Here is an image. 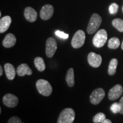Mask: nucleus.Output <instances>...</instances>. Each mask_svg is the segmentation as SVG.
<instances>
[{
    "label": "nucleus",
    "mask_w": 123,
    "mask_h": 123,
    "mask_svg": "<svg viewBox=\"0 0 123 123\" xmlns=\"http://www.w3.org/2000/svg\"><path fill=\"white\" fill-rule=\"evenodd\" d=\"M88 62L89 64L92 67L98 68L100 67L102 62V58L100 55L96 54V53L91 52L88 55Z\"/></svg>",
    "instance_id": "obj_9"
},
{
    "label": "nucleus",
    "mask_w": 123,
    "mask_h": 123,
    "mask_svg": "<svg viewBox=\"0 0 123 123\" xmlns=\"http://www.w3.org/2000/svg\"><path fill=\"white\" fill-rule=\"evenodd\" d=\"M100 123H112L111 121L109 119H105L104 120H103L102 122H101Z\"/></svg>",
    "instance_id": "obj_28"
},
{
    "label": "nucleus",
    "mask_w": 123,
    "mask_h": 123,
    "mask_svg": "<svg viewBox=\"0 0 123 123\" xmlns=\"http://www.w3.org/2000/svg\"><path fill=\"white\" fill-rule=\"evenodd\" d=\"M108 35L105 30L101 29L97 32L93 38V44L95 47H103L107 41Z\"/></svg>",
    "instance_id": "obj_4"
},
{
    "label": "nucleus",
    "mask_w": 123,
    "mask_h": 123,
    "mask_svg": "<svg viewBox=\"0 0 123 123\" xmlns=\"http://www.w3.org/2000/svg\"><path fill=\"white\" fill-rule=\"evenodd\" d=\"M34 64L39 71H43L46 68L44 60L41 57H36L34 59Z\"/></svg>",
    "instance_id": "obj_19"
},
{
    "label": "nucleus",
    "mask_w": 123,
    "mask_h": 123,
    "mask_svg": "<svg viewBox=\"0 0 123 123\" xmlns=\"http://www.w3.org/2000/svg\"></svg>",
    "instance_id": "obj_32"
},
{
    "label": "nucleus",
    "mask_w": 123,
    "mask_h": 123,
    "mask_svg": "<svg viewBox=\"0 0 123 123\" xmlns=\"http://www.w3.org/2000/svg\"><path fill=\"white\" fill-rule=\"evenodd\" d=\"M16 38L14 35L12 33H9L6 35L5 38H4L2 42V44L6 48H10L13 47L16 43Z\"/></svg>",
    "instance_id": "obj_15"
},
{
    "label": "nucleus",
    "mask_w": 123,
    "mask_h": 123,
    "mask_svg": "<svg viewBox=\"0 0 123 123\" xmlns=\"http://www.w3.org/2000/svg\"><path fill=\"white\" fill-rule=\"evenodd\" d=\"M86 35L83 30L77 31L74 35L71 41V45L74 48L79 49L82 47L85 42Z\"/></svg>",
    "instance_id": "obj_5"
},
{
    "label": "nucleus",
    "mask_w": 123,
    "mask_h": 123,
    "mask_svg": "<svg viewBox=\"0 0 123 123\" xmlns=\"http://www.w3.org/2000/svg\"><path fill=\"white\" fill-rule=\"evenodd\" d=\"M54 13V7L51 5L47 4L43 6L40 12V17L43 20L50 19Z\"/></svg>",
    "instance_id": "obj_11"
},
{
    "label": "nucleus",
    "mask_w": 123,
    "mask_h": 123,
    "mask_svg": "<svg viewBox=\"0 0 123 123\" xmlns=\"http://www.w3.org/2000/svg\"><path fill=\"white\" fill-rule=\"evenodd\" d=\"M36 87L39 93L44 96H49L53 92V88L48 81L39 79L37 81Z\"/></svg>",
    "instance_id": "obj_2"
},
{
    "label": "nucleus",
    "mask_w": 123,
    "mask_h": 123,
    "mask_svg": "<svg viewBox=\"0 0 123 123\" xmlns=\"http://www.w3.org/2000/svg\"><path fill=\"white\" fill-rule=\"evenodd\" d=\"M17 73L18 76H24L25 75H31L33 74V71L27 64L23 63L17 67Z\"/></svg>",
    "instance_id": "obj_14"
},
{
    "label": "nucleus",
    "mask_w": 123,
    "mask_h": 123,
    "mask_svg": "<svg viewBox=\"0 0 123 123\" xmlns=\"http://www.w3.org/2000/svg\"><path fill=\"white\" fill-rule=\"evenodd\" d=\"M0 113H1V108H0Z\"/></svg>",
    "instance_id": "obj_31"
},
{
    "label": "nucleus",
    "mask_w": 123,
    "mask_h": 123,
    "mask_svg": "<svg viewBox=\"0 0 123 123\" xmlns=\"http://www.w3.org/2000/svg\"><path fill=\"white\" fill-rule=\"evenodd\" d=\"M75 113L72 108H65L60 113L57 123H73Z\"/></svg>",
    "instance_id": "obj_1"
},
{
    "label": "nucleus",
    "mask_w": 123,
    "mask_h": 123,
    "mask_svg": "<svg viewBox=\"0 0 123 123\" xmlns=\"http://www.w3.org/2000/svg\"><path fill=\"white\" fill-rule=\"evenodd\" d=\"M112 25L120 32H123V20L120 18H116L112 22Z\"/></svg>",
    "instance_id": "obj_21"
},
{
    "label": "nucleus",
    "mask_w": 123,
    "mask_h": 123,
    "mask_svg": "<svg viewBox=\"0 0 123 123\" xmlns=\"http://www.w3.org/2000/svg\"><path fill=\"white\" fill-rule=\"evenodd\" d=\"M3 103L5 105L9 108H14L16 107L18 103V99L14 95L11 93H7L4 96L2 99Z\"/></svg>",
    "instance_id": "obj_8"
},
{
    "label": "nucleus",
    "mask_w": 123,
    "mask_h": 123,
    "mask_svg": "<svg viewBox=\"0 0 123 123\" xmlns=\"http://www.w3.org/2000/svg\"><path fill=\"white\" fill-rule=\"evenodd\" d=\"M7 123H22V121L18 117L13 116L9 120Z\"/></svg>",
    "instance_id": "obj_26"
},
{
    "label": "nucleus",
    "mask_w": 123,
    "mask_h": 123,
    "mask_svg": "<svg viewBox=\"0 0 123 123\" xmlns=\"http://www.w3.org/2000/svg\"><path fill=\"white\" fill-rule=\"evenodd\" d=\"M66 81L69 87H72L74 86V72L73 68H70L67 71L66 76Z\"/></svg>",
    "instance_id": "obj_17"
},
{
    "label": "nucleus",
    "mask_w": 123,
    "mask_h": 123,
    "mask_svg": "<svg viewBox=\"0 0 123 123\" xmlns=\"http://www.w3.org/2000/svg\"><path fill=\"white\" fill-rule=\"evenodd\" d=\"M3 74V70H2V66H0V76H2Z\"/></svg>",
    "instance_id": "obj_29"
},
{
    "label": "nucleus",
    "mask_w": 123,
    "mask_h": 123,
    "mask_svg": "<svg viewBox=\"0 0 123 123\" xmlns=\"http://www.w3.org/2000/svg\"><path fill=\"white\" fill-rule=\"evenodd\" d=\"M123 88L120 84H116L111 89L108 93V98L111 100H115L119 98L123 94Z\"/></svg>",
    "instance_id": "obj_10"
},
{
    "label": "nucleus",
    "mask_w": 123,
    "mask_h": 123,
    "mask_svg": "<svg viewBox=\"0 0 123 123\" xmlns=\"http://www.w3.org/2000/svg\"><path fill=\"white\" fill-rule=\"evenodd\" d=\"M55 35H56V36L59 37V38H63V39H67L69 37V35L68 34L64 33L63 31H59V30H57L55 31Z\"/></svg>",
    "instance_id": "obj_25"
},
{
    "label": "nucleus",
    "mask_w": 123,
    "mask_h": 123,
    "mask_svg": "<svg viewBox=\"0 0 123 123\" xmlns=\"http://www.w3.org/2000/svg\"><path fill=\"white\" fill-rule=\"evenodd\" d=\"M105 97V91L103 88H99L95 90L90 95L91 103L94 105H98Z\"/></svg>",
    "instance_id": "obj_6"
},
{
    "label": "nucleus",
    "mask_w": 123,
    "mask_h": 123,
    "mask_svg": "<svg viewBox=\"0 0 123 123\" xmlns=\"http://www.w3.org/2000/svg\"><path fill=\"white\" fill-rule=\"evenodd\" d=\"M102 22L101 17L99 14L94 13L92 15L88 25L87 31L89 34H92L96 32Z\"/></svg>",
    "instance_id": "obj_3"
},
{
    "label": "nucleus",
    "mask_w": 123,
    "mask_h": 123,
    "mask_svg": "<svg viewBox=\"0 0 123 123\" xmlns=\"http://www.w3.org/2000/svg\"><path fill=\"white\" fill-rule=\"evenodd\" d=\"M12 23V18L9 15L5 16L0 19V33H5L8 30Z\"/></svg>",
    "instance_id": "obj_13"
},
{
    "label": "nucleus",
    "mask_w": 123,
    "mask_h": 123,
    "mask_svg": "<svg viewBox=\"0 0 123 123\" xmlns=\"http://www.w3.org/2000/svg\"><path fill=\"white\" fill-rule=\"evenodd\" d=\"M24 16L29 22H34L37 18V13L32 7H27L25 9Z\"/></svg>",
    "instance_id": "obj_12"
},
{
    "label": "nucleus",
    "mask_w": 123,
    "mask_h": 123,
    "mask_svg": "<svg viewBox=\"0 0 123 123\" xmlns=\"http://www.w3.org/2000/svg\"><path fill=\"white\" fill-rule=\"evenodd\" d=\"M57 49V43L54 38L47 39L46 44V54L49 58L53 57Z\"/></svg>",
    "instance_id": "obj_7"
},
{
    "label": "nucleus",
    "mask_w": 123,
    "mask_h": 123,
    "mask_svg": "<svg viewBox=\"0 0 123 123\" xmlns=\"http://www.w3.org/2000/svg\"><path fill=\"white\" fill-rule=\"evenodd\" d=\"M111 110L113 113H119L120 111V106L119 103H114L111 106Z\"/></svg>",
    "instance_id": "obj_23"
},
{
    "label": "nucleus",
    "mask_w": 123,
    "mask_h": 123,
    "mask_svg": "<svg viewBox=\"0 0 123 123\" xmlns=\"http://www.w3.org/2000/svg\"><path fill=\"white\" fill-rule=\"evenodd\" d=\"M118 7H118V5L117 4H115V3L112 4L109 7V12L112 14H116L117 12Z\"/></svg>",
    "instance_id": "obj_24"
},
{
    "label": "nucleus",
    "mask_w": 123,
    "mask_h": 123,
    "mask_svg": "<svg viewBox=\"0 0 123 123\" xmlns=\"http://www.w3.org/2000/svg\"><path fill=\"white\" fill-rule=\"evenodd\" d=\"M106 119V116L104 113L100 112V113H97L93 118V121L95 123H99L102 122Z\"/></svg>",
    "instance_id": "obj_22"
},
{
    "label": "nucleus",
    "mask_w": 123,
    "mask_h": 123,
    "mask_svg": "<svg viewBox=\"0 0 123 123\" xmlns=\"http://www.w3.org/2000/svg\"><path fill=\"white\" fill-rule=\"evenodd\" d=\"M119 104L120 106V111L119 113L123 115V96L121 97L120 100L119 101Z\"/></svg>",
    "instance_id": "obj_27"
},
{
    "label": "nucleus",
    "mask_w": 123,
    "mask_h": 123,
    "mask_svg": "<svg viewBox=\"0 0 123 123\" xmlns=\"http://www.w3.org/2000/svg\"><path fill=\"white\" fill-rule=\"evenodd\" d=\"M120 44V41L119 38L116 37H113L111 38L108 41V46L110 49H116L119 47Z\"/></svg>",
    "instance_id": "obj_20"
},
{
    "label": "nucleus",
    "mask_w": 123,
    "mask_h": 123,
    "mask_svg": "<svg viewBox=\"0 0 123 123\" xmlns=\"http://www.w3.org/2000/svg\"><path fill=\"white\" fill-rule=\"evenodd\" d=\"M118 61L117 59L113 58L111 61H110V64H109L108 70V73L110 75H114L115 73H116V69L117 67Z\"/></svg>",
    "instance_id": "obj_18"
},
{
    "label": "nucleus",
    "mask_w": 123,
    "mask_h": 123,
    "mask_svg": "<svg viewBox=\"0 0 123 123\" xmlns=\"http://www.w3.org/2000/svg\"><path fill=\"white\" fill-rule=\"evenodd\" d=\"M121 49H122V50H123V41L122 44H121Z\"/></svg>",
    "instance_id": "obj_30"
},
{
    "label": "nucleus",
    "mask_w": 123,
    "mask_h": 123,
    "mask_svg": "<svg viewBox=\"0 0 123 123\" xmlns=\"http://www.w3.org/2000/svg\"><path fill=\"white\" fill-rule=\"evenodd\" d=\"M4 69L7 79L9 80H13L14 79L16 71L13 65L10 63H6L4 66Z\"/></svg>",
    "instance_id": "obj_16"
}]
</instances>
